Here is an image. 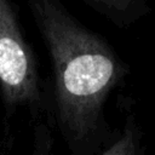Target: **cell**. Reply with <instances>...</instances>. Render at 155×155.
<instances>
[{"label": "cell", "mask_w": 155, "mask_h": 155, "mask_svg": "<svg viewBox=\"0 0 155 155\" xmlns=\"http://www.w3.org/2000/svg\"><path fill=\"white\" fill-rule=\"evenodd\" d=\"M28 2L52 63L53 121L70 155H99L117 133L107 119V102L130 68L59 0Z\"/></svg>", "instance_id": "1"}, {"label": "cell", "mask_w": 155, "mask_h": 155, "mask_svg": "<svg viewBox=\"0 0 155 155\" xmlns=\"http://www.w3.org/2000/svg\"><path fill=\"white\" fill-rule=\"evenodd\" d=\"M0 91L7 115L18 109L35 115L45 108L46 97L35 57L8 0H0Z\"/></svg>", "instance_id": "2"}, {"label": "cell", "mask_w": 155, "mask_h": 155, "mask_svg": "<svg viewBox=\"0 0 155 155\" xmlns=\"http://www.w3.org/2000/svg\"><path fill=\"white\" fill-rule=\"evenodd\" d=\"M99 155H147L144 131L134 114L125 117L115 138Z\"/></svg>", "instance_id": "3"}, {"label": "cell", "mask_w": 155, "mask_h": 155, "mask_svg": "<svg viewBox=\"0 0 155 155\" xmlns=\"http://www.w3.org/2000/svg\"><path fill=\"white\" fill-rule=\"evenodd\" d=\"M30 155H54L53 138L50 128L45 124H38L35 126L33 149Z\"/></svg>", "instance_id": "4"}, {"label": "cell", "mask_w": 155, "mask_h": 155, "mask_svg": "<svg viewBox=\"0 0 155 155\" xmlns=\"http://www.w3.org/2000/svg\"><path fill=\"white\" fill-rule=\"evenodd\" d=\"M87 4L94 6L98 11L107 13L109 17L117 19L119 16H124L131 4L132 0H85Z\"/></svg>", "instance_id": "5"}]
</instances>
